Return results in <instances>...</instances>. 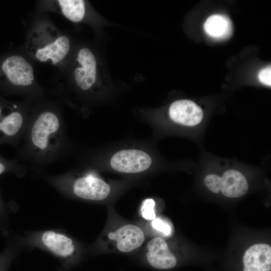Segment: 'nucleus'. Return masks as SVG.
<instances>
[{"mask_svg":"<svg viewBox=\"0 0 271 271\" xmlns=\"http://www.w3.org/2000/svg\"><path fill=\"white\" fill-rule=\"evenodd\" d=\"M13 252L7 250L0 254V271H8L14 258Z\"/></svg>","mask_w":271,"mask_h":271,"instance_id":"6ab92c4d","label":"nucleus"},{"mask_svg":"<svg viewBox=\"0 0 271 271\" xmlns=\"http://www.w3.org/2000/svg\"><path fill=\"white\" fill-rule=\"evenodd\" d=\"M153 227L163 233L166 235H169L171 232L170 225L159 218H155L152 222Z\"/></svg>","mask_w":271,"mask_h":271,"instance_id":"aec40b11","label":"nucleus"},{"mask_svg":"<svg viewBox=\"0 0 271 271\" xmlns=\"http://www.w3.org/2000/svg\"><path fill=\"white\" fill-rule=\"evenodd\" d=\"M58 3L64 16L72 22L81 21L85 15L84 2L82 0H59Z\"/></svg>","mask_w":271,"mask_h":271,"instance_id":"2eb2a0df","label":"nucleus"},{"mask_svg":"<svg viewBox=\"0 0 271 271\" xmlns=\"http://www.w3.org/2000/svg\"><path fill=\"white\" fill-rule=\"evenodd\" d=\"M110 164L115 171L134 174L147 170L152 164V159L149 154L143 151L136 149L123 150L113 155Z\"/></svg>","mask_w":271,"mask_h":271,"instance_id":"39448f33","label":"nucleus"},{"mask_svg":"<svg viewBox=\"0 0 271 271\" xmlns=\"http://www.w3.org/2000/svg\"><path fill=\"white\" fill-rule=\"evenodd\" d=\"M271 68L266 67L261 70L258 74V79L260 81L267 85H271Z\"/></svg>","mask_w":271,"mask_h":271,"instance_id":"412c9836","label":"nucleus"},{"mask_svg":"<svg viewBox=\"0 0 271 271\" xmlns=\"http://www.w3.org/2000/svg\"><path fill=\"white\" fill-rule=\"evenodd\" d=\"M1 207H2V201H1V198H0V208H1Z\"/></svg>","mask_w":271,"mask_h":271,"instance_id":"4be33fe9","label":"nucleus"},{"mask_svg":"<svg viewBox=\"0 0 271 271\" xmlns=\"http://www.w3.org/2000/svg\"><path fill=\"white\" fill-rule=\"evenodd\" d=\"M36 243L58 257L62 265H67L75 251L73 240L62 232L49 230L39 234Z\"/></svg>","mask_w":271,"mask_h":271,"instance_id":"20e7f679","label":"nucleus"},{"mask_svg":"<svg viewBox=\"0 0 271 271\" xmlns=\"http://www.w3.org/2000/svg\"><path fill=\"white\" fill-rule=\"evenodd\" d=\"M70 49L69 39L65 36L58 38L53 43L39 49L36 52V57L41 62L51 59L53 64L62 60Z\"/></svg>","mask_w":271,"mask_h":271,"instance_id":"ddd939ff","label":"nucleus"},{"mask_svg":"<svg viewBox=\"0 0 271 271\" xmlns=\"http://www.w3.org/2000/svg\"><path fill=\"white\" fill-rule=\"evenodd\" d=\"M205 32L216 39L225 38L229 36L232 30L230 21L226 17L220 15L210 16L204 24Z\"/></svg>","mask_w":271,"mask_h":271,"instance_id":"4468645a","label":"nucleus"},{"mask_svg":"<svg viewBox=\"0 0 271 271\" xmlns=\"http://www.w3.org/2000/svg\"><path fill=\"white\" fill-rule=\"evenodd\" d=\"M2 68L10 82L14 85L28 86L34 79L32 67L20 56L8 57L4 61Z\"/></svg>","mask_w":271,"mask_h":271,"instance_id":"423d86ee","label":"nucleus"},{"mask_svg":"<svg viewBox=\"0 0 271 271\" xmlns=\"http://www.w3.org/2000/svg\"><path fill=\"white\" fill-rule=\"evenodd\" d=\"M22 139L17 159L38 172L63 159L70 151L63 119L58 112L50 109L29 116Z\"/></svg>","mask_w":271,"mask_h":271,"instance_id":"f257e3e1","label":"nucleus"},{"mask_svg":"<svg viewBox=\"0 0 271 271\" xmlns=\"http://www.w3.org/2000/svg\"><path fill=\"white\" fill-rule=\"evenodd\" d=\"M147 246L148 251L147 258L153 267L158 269H169L176 265L175 256L163 238L155 237L149 241Z\"/></svg>","mask_w":271,"mask_h":271,"instance_id":"1a4fd4ad","label":"nucleus"},{"mask_svg":"<svg viewBox=\"0 0 271 271\" xmlns=\"http://www.w3.org/2000/svg\"><path fill=\"white\" fill-rule=\"evenodd\" d=\"M221 177L215 174H210L206 176L204 183L206 187L215 193L219 192L221 188Z\"/></svg>","mask_w":271,"mask_h":271,"instance_id":"a211bd4d","label":"nucleus"},{"mask_svg":"<svg viewBox=\"0 0 271 271\" xmlns=\"http://www.w3.org/2000/svg\"><path fill=\"white\" fill-rule=\"evenodd\" d=\"M243 271H270L271 247L265 243L255 244L245 251Z\"/></svg>","mask_w":271,"mask_h":271,"instance_id":"9d476101","label":"nucleus"},{"mask_svg":"<svg viewBox=\"0 0 271 271\" xmlns=\"http://www.w3.org/2000/svg\"><path fill=\"white\" fill-rule=\"evenodd\" d=\"M26 172V166L18 160H8L0 155V175L11 173L21 178L25 175Z\"/></svg>","mask_w":271,"mask_h":271,"instance_id":"dca6fc26","label":"nucleus"},{"mask_svg":"<svg viewBox=\"0 0 271 271\" xmlns=\"http://www.w3.org/2000/svg\"><path fill=\"white\" fill-rule=\"evenodd\" d=\"M248 189V185L245 177L237 170H228L221 177L220 190L227 197H241L246 193Z\"/></svg>","mask_w":271,"mask_h":271,"instance_id":"f8f14e48","label":"nucleus"},{"mask_svg":"<svg viewBox=\"0 0 271 271\" xmlns=\"http://www.w3.org/2000/svg\"><path fill=\"white\" fill-rule=\"evenodd\" d=\"M29 117L17 104L0 100V145L8 144L19 147Z\"/></svg>","mask_w":271,"mask_h":271,"instance_id":"7ed1b4c3","label":"nucleus"},{"mask_svg":"<svg viewBox=\"0 0 271 271\" xmlns=\"http://www.w3.org/2000/svg\"><path fill=\"white\" fill-rule=\"evenodd\" d=\"M169 116L174 122L186 126H194L202 120L203 114L201 108L188 99L173 102L169 110Z\"/></svg>","mask_w":271,"mask_h":271,"instance_id":"0eeeda50","label":"nucleus"},{"mask_svg":"<svg viewBox=\"0 0 271 271\" xmlns=\"http://www.w3.org/2000/svg\"><path fill=\"white\" fill-rule=\"evenodd\" d=\"M45 179L62 193H72L76 196L87 200L98 201L109 194L108 184L92 173L76 178L69 173L56 176H45Z\"/></svg>","mask_w":271,"mask_h":271,"instance_id":"f03ea898","label":"nucleus"},{"mask_svg":"<svg viewBox=\"0 0 271 271\" xmlns=\"http://www.w3.org/2000/svg\"><path fill=\"white\" fill-rule=\"evenodd\" d=\"M77 60L82 67H78L74 70L76 84L82 90H88L96 80V63L95 57L89 49L83 48L78 52Z\"/></svg>","mask_w":271,"mask_h":271,"instance_id":"6e6552de","label":"nucleus"},{"mask_svg":"<svg viewBox=\"0 0 271 271\" xmlns=\"http://www.w3.org/2000/svg\"><path fill=\"white\" fill-rule=\"evenodd\" d=\"M155 202L152 199H147L143 202L141 211L142 216L145 219L152 220L156 218L155 211Z\"/></svg>","mask_w":271,"mask_h":271,"instance_id":"f3484780","label":"nucleus"},{"mask_svg":"<svg viewBox=\"0 0 271 271\" xmlns=\"http://www.w3.org/2000/svg\"><path fill=\"white\" fill-rule=\"evenodd\" d=\"M110 239L117 241L118 249L123 252H128L139 247L145 240L143 230L138 226L132 224L124 225L114 232L108 234Z\"/></svg>","mask_w":271,"mask_h":271,"instance_id":"9b49d317","label":"nucleus"}]
</instances>
